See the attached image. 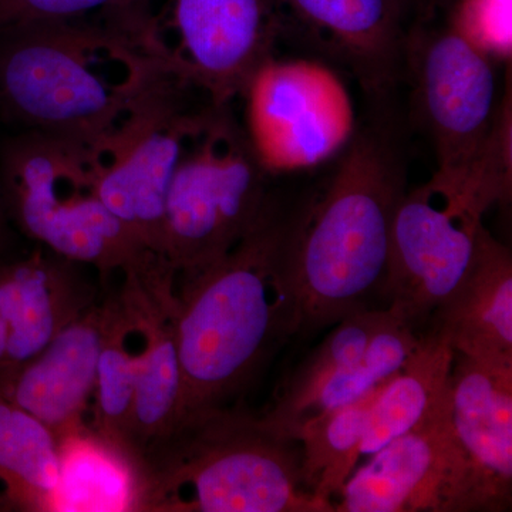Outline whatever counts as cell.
I'll use <instances>...</instances> for the list:
<instances>
[{
    "label": "cell",
    "mask_w": 512,
    "mask_h": 512,
    "mask_svg": "<svg viewBox=\"0 0 512 512\" xmlns=\"http://www.w3.org/2000/svg\"><path fill=\"white\" fill-rule=\"evenodd\" d=\"M288 227L275 208L220 261L197 274L177 276V426L231 407L266 360L303 329L286 249Z\"/></svg>",
    "instance_id": "1"
},
{
    "label": "cell",
    "mask_w": 512,
    "mask_h": 512,
    "mask_svg": "<svg viewBox=\"0 0 512 512\" xmlns=\"http://www.w3.org/2000/svg\"><path fill=\"white\" fill-rule=\"evenodd\" d=\"M158 59L148 36L103 20L0 32V119L92 147L119 124Z\"/></svg>",
    "instance_id": "2"
},
{
    "label": "cell",
    "mask_w": 512,
    "mask_h": 512,
    "mask_svg": "<svg viewBox=\"0 0 512 512\" xmlns=\"http://www.w3.org/2000/svg\"><path fill=\"white\" fill-rule=\"evenodd\" d=\"M403 175L373 136L352 144L332 180L301 220L289 221V265L303 328L338 323L370 309L389 271L394 212Z\"/></svg>",
    "instance_id": "3"
},
{
    "label": "cell",
    "mask_w": 512,
    "mask_h": 512,
    "mask_svg": "<svg viewBox=\"0 0 512 512\" xmlns=\"http://www.w3.org/2000/svg\"><path fill=\"white\" fill-rule=\"evenodd\" d=\"M148 512H333L306 490L298 441L259 416L211 410L144 454Z\"/></svg>",
    "instance_id": "4"
},
{
    "label": "cell",
    "mask_w": 512,
    "mask_h": 512,
    "mask_svg": "<svg viewBox=\"0 0 512 512\" xmlns=\"http://www.w3.org/2000/svg\"><path fill=\"white\" fill-rule=\"evenodd\" d=\"M0 195L23 237L96 269L101 284L147 251L101 201L89 148L25 130L0 144Z\"/></svg>",
    "instance_id": "5"
},
{
    "label": "cell",
    "mask_w": 512,
    "mask_h": 512,
    "mask_svg": "<svg viewBox=\"0 0 512 512\" xmlns=\"http://www.w3.org/2000/svg\"><path fill=\"white\" fill-rule=\"evenodd\" d=\"M268 174L231 106L208 107L165 201L163 255L178 276L220 261L275 210Z\"/></svg>",
    "instance_id": "6"
},
{
    "label": "cell",
    "mask_w": 512,
    "mask_h": 512,
    "mask_svg": "<svg viewBox=\"0 0 512 512\" xmlns=\"http://www.w3.org/2000/svg\"><path fill=\"white\" fill-rule=\"evenodd\" d=\"M207 97L158 60L131 109L89 148L97 191L147 251L163 255L165 201Z\"/></svg>",
    "instance_id": "7"
},
{
    "label": "cell",
    "mask_w": 512,
    "mask_h": 512,
    "mask_svg": "<svg viewBox=\"0 0 512 512\" xmlns=\"http://www.w3.org/2000/svg\"><path fill=\"white\" fill-rule=\"evenodd\" d=\"M417 104L436 147L433 180L493 205L488 195L497 83L488 57L460 33H414L406 39Z\"/></svg>",
    "instance_id": "8"
},
{
    "label": "cell",
    "mask_w": 512,
    "mask_h": 512,
    "mask_svg": "<svg viewBox=\"0 0 512 512\" xmlns=\"http://www.w3.org/2000/svg\"><path fill=\"white\" fill-rule=\"evenodd\" d=\"M286 29L281 0H168L148 47L214 106H231Z\"/></svg>",
    "instance_id": "9"
},
{
    "label": "cell",
    "mask_w": 512,
    "mask_h": 512,
    "mask_svg": "<svg viewBox=\"0 0 512 512\" xmlns=\"http://www.w3.org/2000/svg\"><path fill=\"white\" fill-rule=\"evenodd\" d=\"M487 210L466 192L433 178L404 192L394 212L383 308L416 330L429 323L470 271Z\"/></svg>",
    "instance_id": "10"
},
{
    "label": "cell",
    "mask_w": 512,
    "mask_h": 512,
    "mask_svg": "<svg viewBox=\"0 0 512 512\" xmlns=\"http://www.w3.org/2000/svg\"><path fill=\"white\" fill-rule=\"evenodd\" d=\"M242 97L245 133L268 173L316 167L352 137V99L338 74L323 64L269 57Z\"/></svg>",
    "instance_id": "11"
},
{
    "label": "cell",
    "mask_w": 512,
    "mask_h": 512,
    "mask_svg": "<svg viewBox=\"0 0 512 512\" xmlns=\"http://www.w3.org/2000/svg\"><path fill=\"white\" fill-rule=\"evenodd\" d=\"M333 505L336 512L478 511L451 424L450 386L426 419L353 470Z\"/></svg>",
    "instance_id": "12"
},
{
    "label": "cell",
    "mask_w": 512,
    "mask_h": 512,
    "mask_svg": "<svg viewBox=\"0 0 512 512\" xmlns=\"http://www.w3.org/2000/svg\"><path fill=\"white\" fill-rule=\"evenodd\" d=\"M177 272L164 256L147 255L121 274L117 291L136 315L141 330L134 434L144 454L177 426L181 402L178 355Z\"/></svg>",
    "instance_id": "13"
},
{
    "label": "cell",
    "mask_w": 512,
    "mask_h": 512,
    "mask_svg": "<svg viewBox=\"0 0 512 512\" xmlns=\"http://www.w3.org/2000/svg\"><path fill=\"white\" fill-rule=\"evenodd\" d=\"M450 417L478 511H505L512 495V359L454 352Z\"/></svg>",
    "instance_id": "14"
},
{
    "label": "cell",
    "mask_w": 512,
    "mask_h": 512,
    "mask_svg": "<svg viewBox=\"0 0 512 512\" xmlns=\"http://www.w3.org/2000/svg\"><path fill=\"white\" fill-rule=\"evenodd\" d=\"M109 316V296H104L35 357L0 370V396L55 434L86 421Z\"/></svg>",
    "instance_id": "15"
},
{
    "label": "cell",
    "mask_w": 512,
    "mask_h": 512,
    "mask_svg": "<svg viewBox=\"0 0 512 512\" xmlns=\"http://www.w3.org/2000/svg\"><path fill=\"white\" fill-rule=\"evenodd\" d=\"M84 268L42 245L28 255L0 259V318L10 336L6 367L35 357L99 301L100 291Z\"/></svg>",
    "instance_id": "16"
},
{
    "label": "cell",
    "mask_w": 512,
    "mask_h": 512,
    "mask_svg": "<svg viewBox=\"0 0 512 512\" xmlns=\"http://www.w3.org/2000/svg\"><path fill=\"white\" fill-rule=\"evenodd\" d=\"M286 23L343 60L370 90L392 82L404 56L402 0H281Z\"/></svg>",
    "instance_id": "17"
},
{
    "label": "cell",
    "mask_w": 512,
    "mask_h": 512,
    "mask_svg": "<svg viewBox=\"0 0 512 512\" xmlns=\"http://www.w3.org/2000/svg\"><path fill=\"white\" fill-rule=\"evenodd\" d=\"M429 322L456 353L512 359V256L487 229L466 278Z\"/></svg>",
    "instance_id": "18"
},
{
    "label": "cell",
    "mask_w": 512,
    "mask_h": 512,
    "mask_svg": "<svg viewBox=\"0 0 512 512\" xmlns=\"http://www.w3.org/2000/svg\"><path fill=\"white\" fill-rule=\"evenodd\" d=\"M59 483L53 510L143 511L144 461L93 429L87 421L56 434Z\"/></svg>",
    "instance_id": "19"
},
{
    "label": "cell",
    "mask_w": 512,
    "mask_h": 512,
    "mask_svg": "<svg viewBox=\"0 0 512 512\" xmlns=\"http://www.w3.org/2000/svg\"><path fill=\"white\" fill-rule=\"evenodd\" d=\"M453 360L454 349L439 330L430 326L421 333L419 346L406 365L377 394L360 458L372 456L429 416L446 396Z\"/></svg>",
    "instance_id": "20"
},
{
    "label": "cell",
    "mask_w": 512,
    "mask_h": 512,
    "mask_svg": "<svg viewBox=\"0 0 512 512\" xmlns=\"http://www.w3.org/2000/svg\"><path fill=\"white\" fill-rule=\"evenodd\" d=\"M57 483L56 434L0 396V511H52Z\"/></svg>",
    "instance_id": "21"
},
{
    "label": "cell",
    "mask_w": 512,
    "mask_h": 512,
    "mask_svg": "<svg viewBox=\"0 0 512 512\" xmlns=\"http://www.w3.org/2000/svg\"><path fill=\"white\" fill-rule=\"evenodd\" d=\"M110 316L94 386L90 426L107 439L141 457L134 434V406L141 330L119 291L109 293Z\"/></svg>",
    "instance_id": "22"
},
{
    "label": "cell",
    "mask_w": 512,
    "mask_h": 512,
    "mask_svg": "<svg viewBox=\"0 0 512 512\" xmlns=\"http://www.w3.org/2000/svg\"><path fill=\"white\" fill-rule=\"evenodd\" d=\"M384 384L355 403L303 421L293 434L301 453L303 485L319 500L333 505L357 467L370 410Z\"/></svg>",
    "instance_id": "23"
},
{
    "label": "cell",
    "mask_w": 512,
    "mask_h": 512,
    "mask_svg": "<svg viewBox=\"0 0 512 512\" xmlns=\"http://www.w3.org/2000/svg\"><path fill=\"white\" fill-rule=\"evenodd\" d=\"M420 339L421 333L390 312L370 340L362 359L330 376L298 410L284 436L293 440V434L303 421L355 403L392 380L413 355Z\"/></svg>",
    "instance_id": "24"
},
{
    "label": "cell",
    "mask_w": 512,
    "mask_h": 512,
    "mask_svg": "<svg viewBox=\"0 0 512 512\" xmlns=\"http://www.w3.org/2000/svg\"><path fill=\"white\" fill-rule=\"evenodd\" d=\"M389 315V309L370 308L340 319L328 338L293 373L274 406L259 416L266 426L284 436L298 410L330 376L362 359L373 335Z\"/></svg>",
    "instance_id": "25"
},
{
    "label": "cell",
    "mask_w": 512,
    "mask_h": 512,
    "mask_svg": "<svg viewBox=\"0 0 512 512\" xmlns=\"http://www.w3.org/2000/svg\"><path fill=\"white\" fill-rule=\"evenodd\" d=\"M103 20L137 35H148L150 0H0V32L50 20Z\"/></svg>",
    "instance_id": "26"
},
{
    "label": "cell",
    "mask_w": 512,
    "mask_h": 512,
    "mask_svg": "<svg viewBox=\"0 0 512 512\" xmlns=\"http://www.w3.org/2000/svg\"><path fill=\"white\" fill-rule=\"evenodd\" d=\"M451 28L487 57L511 56V0H464Z\"/></svg>",
    "instance_id": "27"
},
{
    "label": "cell",
    "mask_w": 512,
    "mask_h": 512,
    "mask_svg": "<svg viewBox=\"0 0 512 512\" xmlns=\"http://www.w3.org/2000/svg\"><path fill=\"white\" fill-rule=\"evenodd\" d=\"M15 228L10 224L5 207H3L2 195H0V259L8 258L12 249Z\"/></svg>",
    "instance_id": "28"
},
{
    "label": "cell",
    "mask_w": 512,
    "mask_h": 512,
    "mask_svg": "<svg viewBox=\"0 0 512 512\" xmlns=\"http://www.w3.org/2000/svg\"><path fill=\"white\" fill-rule=\"evenodd\" d=\"M9 328L5 320L0 318V370L8 366L9 360Z\"/></svg>",
    "instance_id": "29"
}]
</instances>
